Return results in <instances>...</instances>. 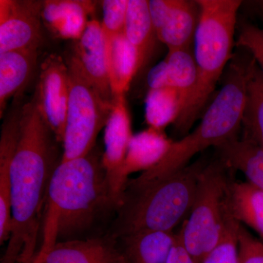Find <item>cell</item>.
I'll list each match as a JSON object with an SVG mask.
<instances>
[{"instance_id":"1","label":"cell","mask_w":263,"mask_h":263,"mask_svg":"<svg viewBox=\"0 0 263 263\" xmlns=\"http://www.w3.org/2000/svg\"><path fill=\"white\" fill-rule=\"evenodd\" d=\"M56 136L34 102L21 108L20 136L10 164L12 231L1 263H33L50 182L58 161Z\"/></svg>"},{"instance_id":"2","label":"cell","mask_w":263,"mask_h":263,"mask_svg":"<svg viewBox=\"0 0 263 263\" xmlns=\"http://www.w3.org/2000/svg\"><path fill=\"white\" fill-rule=\"evenodd\" d=\"M116 210L97 146L84 157L60 161L48 188L43 243L33 263L42 262L57 242L80 239L103 214Z\"/></svg>"},{"instance_id":"3","label":"cell","mask_w":263,"mask_h":263,"mask_svg":"<svg viewBox=\"0 0 263 263\" xmlns=\"http://www.w3.org/2000/svg\"><path fill=\"white\" fill-rule=\"evenodd\" d=\"M210 160L203 155L160 179L129 180L108 234L117 240L140 232H174L190 214L199 177Z\"/></svg>"},{"instance_id":"4","label":"cell","mask_w":263,"mask_h":263,"mask_svg":"<svg viewBox=\"0 0 263 263\" xmlns=\"http://www.w3.org/2000/svg\"><path fill=\"white\" fill-rule=\"evenodd\" d=\"M235 52L224 72L220 91L208 105L202 120L193 133L173 143L155 167L143 173L140 181L160 179L187 165L194 156L239 137L247 102V86L256 62L243 48Z\"/></svg>"},{"instance_id":"5","label":"cell","mask_w":263,"mask_h":263,"mask_svg":"<svg viewBox=\"0 0 263 263\" xmlns=\"http://www.w3.org/2000/svg\"><path fill=\"white\" fill-rule=\"evenodd\" d=\"M200 8L195 40L194 57L197 82L193 95L177 120L174 131L180 136L189 134L194 123L202 117L215 91L216 84L233 57L239 0H197Z\"/></svg>"},{"instance_id":"6","label":"cell","mask_w":263,"mask_h":263,"mask_svg":"<svg viewBox=\"0 0 263 263\" xmlns=\"http://www.w3.org/2000/svg\"><path fill=\"white\" fill-rule=\"evenodd\" d=\"M233 170L214 155L199 177L193 206L179 232L185 249L196 263L222 239L228 221Z\"/></svg>"},{"instance_id":"7","label":"cell","mask_w":263,"mask_h":263,"mask_svg":"<svg viewBox=\"0 0 263 263\" xmlns=\"http://www.w3.org/2000/svg\"><path fill=\"white\" fill-rule=\"evenodd\" d=\"M66 62L69 70V100L62 161L84 157L94 149L114 105V101L104 98L85 76L73 55Z\"/></svg>"},{"instance_id":"8","label":"cell","mask_w":263,"mask_h":263,"mask_svg":"<svg viewBox=\"0 0 263 263\" xmlns=\"http://www.w3.org/2000/svg\"><path fill=\"white\" fill-rule=\"evenodd\" d=\"M68 100V66L62 57L49 55L41 64L32 101L60 143L65 134Z\"/></svg>"},{"instance_id":"9","label":"cell","mask_w":263,"mask_h":263,"mask_svg":"<svg viewBox=\"0 0 263 263\" xmlns=\"http://www.w3.org/2000/svg\"><path fill=\"white\" fill-rule=\"evenodd\" d=\"M133 136L125 95H118L114 99L113 109L105 125L103 152V166L117 209L129 180L124 173V163Z\"/></svg>"},{"instance_id":"10","label":"cell","mask_w":263,"mask_h":263,"mask_svg":"<svg viewBox=\"0 0 263 263\" xmlns=\"http://www.w3.org/2000/svg\"><path fill=\"white\" fill-rule=\"evenodd\" d=\"M43 1L0 0V53L37 51L42 39Z\"/></svg>"},{"instance_id":"11","label":"cell","mask_w":263,"mask_h":263,"mask_svg":"<svg viewBox=\"0 0 263 263\" xmlns=\"http://www.w3.org/2000/svg\"><path fill=\"white\" fill-rule=\"evenodd\" d=\"M148 8L160 42L168 49L192 48L200 15L197 0H150Z\"/></svg>"},{"instance_id":"12","label":"cell","mask_w":263,"mask_h":263,"mask_svg":"<svg viewBox=\"0 0 263 263\" xmlns=\"http://www.w3.org/2000/svg\"><path fill=\"white\" fill-rule=\"evenodd\" d=\"M72 54L81 70L104 98L114 101L109 81L106 41L101 23L91 19L80 39L75 41Z\"/></svg>"},{"instance_id":"13","label":"cell","mask_w":263,"mask_h":263,"mask_svg":"<svg viewBox=\"0 0 263 263\" xmlns=\"http://www.w3.org/2000/svg\"><path fill=\"white\" fill-rule=\"evenodd\" d=\"M41 263H126L118 240L101 237L57 242Z\"/></svg>"},{"instance_id":"14","label":"cell","mask_w":263,"mask_h":263,"mask_svg":"<svg viewBox=\"0 0 263 263\" xmlns=\"http://www.w3.org/2000/svg\"><path fill=\"white\" fill-rule=\"evenodd\" d=\"M95 3L89 0L43 1L42 21L57 37L78 41L84 34Z\"/></svg>"},{"instance_id":"15","label":"cell","mask_w":263,"mask_h":263,"mask_svg":"<svg viewBox=\"0 0 263 263\" xmlns=\"http://www.w3.org/2000/svg\"><path fill=\"white\" fill-rule=\"evenodd\" d=\"M176 233L144 231L117 239L126 263H167Z\"/></svg>"},{"instance_id":"16","label":"cell","mask_w":263,"mask_h":263,"mask_svg":"<svg viewBox=\"0 0 263 263\" xmlns=\"http://www.w3.org/2000/svg\"><path fill=\"white\" fill-rule=\"evenodd\" d=\"M37 62V51L22 50L0 53V115L8 100L28 84Z\"/></svg>"},{"instance_id":"17","label":"cell","mask_w":263,"mask_h":263,"mask_svg":"<svg viewBox=\"0 0 263 263\" xmlns=\"http://www.w3.org/2000/svg\"><path fill=\"white\" fill-rule=\"evenodd\" d=\"M173 143L164 131L153 128L133 135L124 163L126 176L129 178L133 173H144L155 167L167 155Z\"/></svg>"},{"instance_id":"18","label":"cell","mask_w":263,"mask_h":263,"mask_svg":"<svg viewBox=\"0 0 263 263\" xmlns=\"http://www.w3.org/2000/svg\"><path fill=\"white\" fill-rule=\"evenodd\" d=\"M124 36L136 50L139 71L148 63L159 41L146 0H129Z\"/></svg>"},{"instance_id":"19","label":"cell","mask_w":263,"mask_h":263,"mask_svg":"<svg viewBox=\"0 0 263 263\" xmlns=\"http://www.w3.org/2000/svg\"><path fill=\"white\" fill-rule=\"evenodd\" d=\"M215 154L234 171L245 175L248 182L263 191V150L245 137L227 141Z\"/></svg>"},{"instance_id":"20","label":"cell","mask_w":263,"mask_h":263,"mask_svg":"<svg viewBox=\"0 0 263 263\" xmlns=\"http://www.w3.org/2000/svg\"><path fill=\"white\" fill-rule=\"evenodd\" d=\"M105 41L109 81L115 98L126 94L133 78L139 72V62L136 50L124 34Z\"/></svg>"},{"instance_id":"21","label":"cell","mask_w":263,"mask_h":263,"mask_svg":"<svg viewBox=\"0 0 263 263\" xmlns=\"http://www.w3.org/2000/svg\"><path fill=\"white\" fill-rule=\"evenodd\" d=\"M229 209L242 226L257 233L263 245V191L252 183L233 180L230 190Z\"/></svg>"},{"instance_id":"22","label":"cell","mask_w":263,"mask_h":263,"mask_svg":"<svg viewBox=\"0 0 263 263\" xmlns=\"http://www.w3.org/2000/svg\"><path fill=\"white\" fill-rule=\"evenodd\" d=\"M183 108L181 96L174 88L148 90L145 100V119L148 127L164 131L176 122Z\"/></svg>"},{"instance_id":"23","label":"cell","mask_w":263,"mask_h":263,"mask_svg":"<svg viewBox=\"0 0 263 263\" xmlns=\"http://www.w3.org/2000/svg\"><path fill=\"white\" fill-rule=\"evenodd\" d=\"M164 60L167 63L170 86L179 91L183 109L193 95L197 82L194 52L192 48L168 49Z\"/></svg>"},{"instance_id":"24","label":"cell","mask_w":263,"mask_h":263,"mask_svg":"<svg viewBox=\"0 0 263 263\" xmlns=\"http://www.w3.org/2000/svg\"><path fill=\"white\" fill-rule=\"evenodd\" d=\"M242 127L243 137L263 150V74L257 62L247 86Z\"/></svg>"},{"instance_id":"25","label":"cell","mask_w":263,"mask_h":263,"mask_svg":"<svg viewBox=\"0 0 263 263\" xmlns=\"http://www.w3.org/2000/svg\"><path fill=\"white\" fill-rule=\"evenodd\" d=\"M20 111L15 110L3 124L0 140V198H10V168L20 136Z\"/></svg>"},{"instance_id":"26","label":"cell","mask_w":263,"mask_h":263,"mask_svg":"<svg viewBox=\"0 0 263 263\" xmlns=\"http://www.w3.org/2000/svg\"><path fill=\"white\" fill-rule=\"evenodd\" d=\"M240 226V223L232 216L227 224L222 239L202 263H239L238 235Z\"/></svg>"},{"instance_id":"27","label":"cell","mask_w":263,"mask_h":263,"mask_svg":"<svg viewBox=\"0 0 263 263\" xmlns=\"http://www.w3.org/2000/svg\"><path fill=\"white\" fill-rule=\"evenodd\" d=\"M129 0H104L102 2L101 23L105 39L124 34Z\"/></svg>"},{"instance_id":"28","label":"cell","mask_w":263,"mask_h":263,"mask_svg":"<svg viewBox=\"0 0 263 263\" xmlns=\"http://www.w3.org/2000/svg\"><path fill=\"white\" fill-rule=\"evenodd\" d=\"M237 29L238 34L235 44L252 55L263 74V29L245 19L238 21Z\"/></svg>"},{"instance_id":"29","label":"cell","mask_w":263,"mask_h":263,"mask_svg":"<svg viewBox=\"0 0 263 263\" xmlns=\"http://www.w3.org/2000/svg\"><path fill=\"white\" fill-rule=\"evenodd\" d=\"M239 263H263V245L240 224L238 235Z\"/></svg>"},{"instance_id":"30","label":"cell","mask_w":263,"mask_h":263,"mask_svg":"<svg viewBox=\"0 0 263 263\" xmlns=\"http://www.w3.org/2000/svg\"><path fill=\"white\" fill-rule=\"evenodd\" d=\"M147 81H148L149 89L169 87L168 72H167V63L165 60H164L163 61L160 62L151 69L148 74Z\"/></svg>"},{"instance_id":"31","label":"cell","mask_w":263,"mask_h":263,"mask_svg":"<svg viewBox=\"0 0 263 263\" xmlns=\"http://www.w3.org/2000/svg\"><path fill=\"white\" fill-rule=\"evenodd\" d=\"M167 263H196L188 253L181 240L180 232L176 233V240Z\"/></svg>"},{"instance_id":"32","label":"cell","mask_w":263,"mask_h":263,"mask_svg":"<svg viewBox=\"0 0 263 263\" xmlns=\"http://www.w3.org/2000/svg\"><path fill=\"white\" fill-rule=\"evenodd\" d=\"M256 3H257V5H258L259 9L261 11H262L263 13V1L256 2Z\"/></svg>"}]
</instances>
